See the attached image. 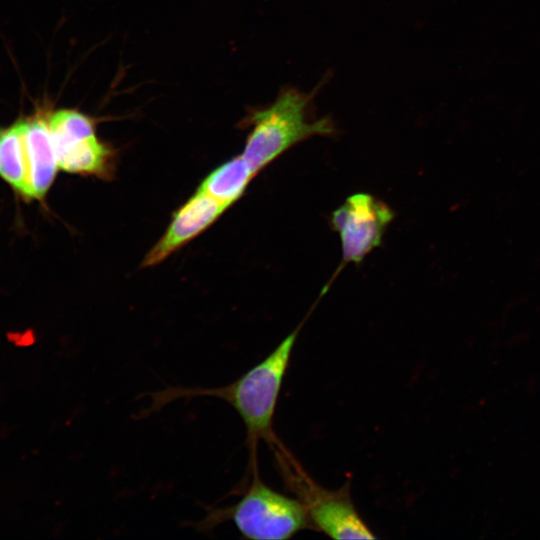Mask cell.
Here are the masks:
<instances>
[{
  "label": "cell",
  "mask_w": 540,
  "mask_h": 540,
  "mask_svg": "<svg viewBox=\"0 0 540 540\" xmlns=\"http://www.w3.org/2000/svg\"><path fill=\"white\" fill-rule=\"evenodd\" d=\"M275 456L287 483L305 504L314 530L339 540L377 538L357 511L349 482L337 490L325 489L299 468L285 448Z\"/></svg>",
  "instance_id": "277c9868"
},
{
  "label": "cell",
  "mask_w": 540,
  "mask_h": 540,
  "mask_svg": "<svg viewBox=\"0 0 540 540\" xmlns=\"http://www.w3.org/2000/svg\"><path fill=\"white\" fill-rule=\"evenodd\" d=\"M319 88L320 85L305 93L285 87L270 105L248 115L252 130L242 156L255 176L296 144L315 136H333L337 132L329 117L308 118Z\"/></svg>",
  "instance_id": "7a4b0ae2"
},
{
  "label": "cell",
  "mask_w": 540,
  "mask_h": 540,
  "mask_svg": "<svg viewBox=\"0 0 540 540\" xmlns=\"http://www.w3.org/2000/svg\"><path fill=\"white\" fill-rule=\"evenodd\" d=\"M59 168L68 173L107 179L114 153L95 133L93 120L76 110L61 109L47 119Z\"/></svg>",
  "instance_id": "5b68a950"
},
{
  "label": "cell",
  "mask_w": 540,
  "mask_h": 540,
  "mask_svg": "<svg viewBox=\"0 0 540 540\" xmlns=\"http://www.w3.org/2000/svg\"><path fill=\"white\" fill-rule=\"evenodd\" d=\"M394 211L368 193H355L333 211L331 225L339 234L343 263L358 264L381 242Z\"/></svg>",
  "instance_id": "8992f818"
},
{
  "label": "cell",
  "mask_w": 540,
  "mask_h": 540,
  "mask_svg": "<svg viewBox=\"0 0 540 540\" xmlns=\"http://www.w3.org/2000/svg\"><path fill=\"white\" fill-rule=\"evenodd\" d=\"M227 208L197 191L172 217L162 238L145 256L142 267L156 265L212 225Z\"/></svg>",
  "instance_id": "52a82bcc"
},
{
  "label": "cell",
  "mask_w": 540,
  "mask_h": 540,
  "mask_svg": "<svg viewBox=\"0 0 540 540\" xmlns=\"http://www.w3.org/2000/svg\"><path fill=\"white\" fill-rule=\"evenodd\" d=\"M301 327L289 333L262 361L232 383L221 387H168L148 395L152 399L144 416L158 411L176 399L214 397L231 405L246 428L250 463L257 461V445L265 441L273 451L281 445L273 431L279 394L289 368Z\"/></svg>",
  "instance_id": "6da1fadb"
},
{
  "label": "cell",
  "mask_w": 540,
  "mask_h": 540,
  "mask_svg": "<svg viewBox=\"0 0 540 540\" xmlns=\"http://www.w3.org/2000/svg\"><path fill=\"white\" fill-rule=\"evenodd\" d=\"M28 169L27 199H43L59 168L47 120H23Z\"/></svg>",
  "instance_id": "ba28073f"
},
{
  "label": "cell",
  "mask_w": 540,
  "mask_h": 540,
  "mask_svg": "<svg viewBox=\"0 0 540 540\" xmlns=\"http://www.w3.org/2000/svg\"><path fill=\"white\" fill-rule=\"evenodd\" d=\"M254 176L243 156L239 155L213 170L197 191L229 208L244 194Z\"/></svg>",
  "instance_id": "9c48e42d"
},
{
  "label": "cell",
  "mask_w": 540,
  "mask_h": 540,
  "mask_svg": "<svg viewBox=\"0 0 540 540\" xmlns=\"http://www.w3.org/2000/svg\"><path fill=\"white\" fill-rule=\"evenodd\" d=\"M0 177L27 198L28 169L23 120L0 131Z\"/></svg>",
  "instance_id": "30bf717a"
},
{
  "label": "cell",
  "mask_w": 540,
  "mask_h": 540,
  "mask_svg": "<svg viewBox=\"0 0 540 540\" xmlns=\"http://www.w3.org/2000/svg\"><path fill=\"white\" fill-rule=\"evenodd\" d=\"M251 482L241 499L227 507L210 508L206 517L195 527L209 531L232 521L241 536L255 540H283L313 529L305 504L278 492L261 479L258 463L250 466Z\"/></svg>",
  "instance_id": "3957f363"
}]
</instances>
